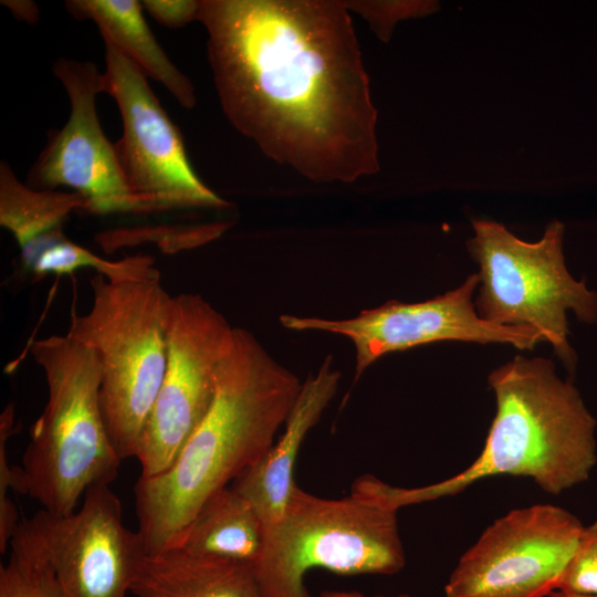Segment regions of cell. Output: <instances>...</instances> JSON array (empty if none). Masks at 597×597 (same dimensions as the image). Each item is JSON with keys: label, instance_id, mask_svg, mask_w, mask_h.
Segmentation results:
<instances>
[{"label": "cell", "instance_id": "603a6c76", "mask_svg": "<svg viewBox=\"0 0 597 597\" xmlns=\"http://www.w3.org/2000/svg\"><path fill=\"white\" fill-rule=\"evenodd\" d=\"M346 8L368 21L381 41H388L401 19L421 17L434 10L431 1H344Z\"/></svg>", "mask_w": 597, "mask_h": 597}, {"label": "cell", "instance_id": "6da1fadb", "mask_svg": "<svg viewBox=\"0 0 597 597\" xmlns=\"http://www.w3.org/2000/svg\"><path fill=\"white\" fill-rule=\"evenodd\" d=\"M222 109L280 165L315 182L379 170L377 109L344 1L201 0Z\"/></svg>", "mask_w": 597, "mask_h": 597}, {"label": "cell", "instance_id": "4316f807", "mask_svg": "<svg viewBox=\"0 0 597 597\" xmlns=\"http://www.w3.org/2000/svg\"><path fill=\"white\" fill-rule=\"evenodd\" d=\"M547 597H597V595H585L564 590H553Z\"/></svg>", "mask_w": 597, "mask_h": 597}, {"label": "cell", "instance_id": "484cf974", "mask_svg": "<svg viewBox=\"0 0 597 597\" xmlns=\"http://www.w3.org/2000/svg\"><path fill=\"white\" fill-rule=\"evenodd\" d=\"M318 597H367L355 590H324ZM381 597V596H377ZM395 597H410L408 594H400Z\"/></svg>", "mask_w": 597, "mask_h": 597}, {"label": "cell", "instance_id": "9a60e30c", "mask_svg": "<svg viewBox=\"0 0 597 597\" xmlns=\"http://www.w3.org/2000/svg\"><path fill=\"white\" fill-rule=\"evenodd\" d=\"M130 594L135 597H266L252 564L172 547L142 556Z\"/></svg>", "mask_w": 597, "mask_h": 597}, {"label": "cell", "instance_id": "ba28073f", "mask_svg": "<svg viewBox=\"0 0 597 597\" xmlns=\"http://www.w3.org/2000/svg\"><path fill=\"white\" fill-rule=\"evenodd\" d=\"M234 328L199 294L171 297L166 371L135 455L142 476L165 471L207 413Z\"/></svg>", "mask_w": 597, "mask_h": 597}, {"label": "cell", "instance_id": "5bb4252c", "mask_svg": "<svg viewBox=\"0 0 597 597\" xmlns=\"http://www.w3.org/2000/svg\"><path fill=\"white\" fill-rule=\"evenodd\" d=\"M341 373L328 355L315 374H310L286 418L284 430L266 453L232 483L254 507L263 526L280 521L295 488L293 471L310 430L320 421L334 398Z\"/></svg>", "mask_w": 597, "mask_h": 597}, {"label": "cell", "instance_id": "7c38bea8", "mask_svg": "<svg viewBox=\"0 0 597 597\" xmlns=\"http://www.w3.org/2000/svg\"><path fill=\"white\" fill-rule=\"evenodd\" d=\"M479 275L473 273L454 290L418 303L390 301L362 311L347 320L281 315L282 326L294 331H323L348 337L355 345V381L385 354L441 341L510 344L521 350L544 342L525 326H501L482 320L473 293Z\"/></svg>", "mask_w": 597, "mask_h": 597}, {"label": "cell", "instance_id": "d4e9b609", "mask_svg": "<svg viewBox=\"0 0 597 597\" xmlns=\"http://www.w3.org/2000/svg\"><path fill=\"white\" fill-rule=\"evenodd\" d=\"M1 3L9 8L12 14L19 20L25 21L30 24H35L39 21V9L32 1L6 0L1 1Z\"/></svg>", "mask_w": 597, "mask_h": 597}, {"label": "cell", "instance_id": "cb8c5ba5", "mask_svg": "<svg viewBox=\"0 0 597 597\" xmlns=\"http://www.w3.org/2000/svg\"><path fill=\"white\" fill-rule=\"evenodd\" d=\"M142 6L158 23L175 29L197 20L200 1L144 0Z\"/></svg>", "mask_w": 597, "mask_h": 597}, {"label": "cell", "instance_id": "d6986e66", "mask_svg": "<svg viewBox=\"0 0 597 597\" xmlns=\"http://www.w3.org/2000/svg\"><path fill=\"white\" fill-rule=\"evenodd\" d=\"M25 268L39 277L93 268L98 275L114 282L139 281L160 275L150 256L134 255L108 261L70 241L63 233L46 240Z\"/></svg>", "mask_w": 597, "mask_h": 597}, {"label": "cell", "instance_id": "52a82bcc", "mask_svg": "<svg viewBox=\"0 0 597 597\" xmlns=\"http://www.w3.org/2000/svg\"><path fill=\"white\" fill-rule=\"evenodd\" d=\"M470 255L479 264L474 306L478 315L501 326L536 329L567 367L575 368L567 313L586 324L597 321V293L568 272L563 253L564 224L552 220L543 237L526 242L489 219H473Z\"/></svg>", "mask_w": 597, "mask_h": 597}, {"label": "cell", "instance_id": "4fadbf2b", "mask_svg": "<svg viewBox=\"0 0 597 597\" xmlns=\"http://www.w3.org/2000/svg\"><path fill=\"white\" fill-rule=\"evenodd\" d=\"M53 72L67 93L71 113L48 139L25 184L44 190L66 187L84 198L85 212L93 214L147 213L100 124L96 96L105 93L103 73L92 62L65 57L54 63Z\"/></svg>", "mask_w": 597, "mask_h": 597}, {"label": "cell", "instance_id": "5b68a950", "mask_svg": "<svg viewBox=\"0 0 597 597\" xmlns=\"http://www.w3.org/2000/svg\"><path fill=\"white\" fill-rule=\"evenodd\" d=\"M90 283L92 305L72 314L66 334L96 354L107 432L122 460L135 458L166 371L172 296L160 275L114 282L96 274Z\"/></svg>", "mask_w": 597, "mask_h": 597}, {"label": "cell", "instance_id": "e0dca14e", "mask_svg": "<svg viewBox=\"0 0 597 597\" xmlns=\"http://www.w3.org/2000/svg\"><path fill=\"white\" fill-rule=\"evenodd\" d=\"M263 523L232 485L210 496L168 548L254 565L263 544Z\"/></svg>", "mask_w": 597, "mask_h": 597}, {"label": "cell", "instance_id": "ac0fdd59", "mask_svg": "<svg viewBox=\"0 0 597 597\" xmlns=\"http://www.w3.org/2000/svg\"><path fill=\"white\" fill-rule=\"evenodd\" d=\"M86 209L73 191L34 189L22 184L8 163L0 164V224L11 232L20 249L52 233L72 211Z\"/></svg>", "mask_w": 597, "mask_h": 597}, {"label": "cell", "instance_id": "3957f363", "mask_svg": "<svg viewBox=\"0 0 597 597\" xmlns=\"http://www.w3.org/2000/svg\"><path fill=\"white\" fill-rule=\"evenodd\" d=\"M488 383L496 410L484 447L469 467L417 488L364 475L357 479L356 491L398 511L455 495L491 476L527 478L551 495L589 478L597 462L596 420L572 380L561 378L552 360L516 355L493 369Z\"/></svg>", "mask_w": 597, "mask_h": 597}, {"label": "cell", "instance_id": "7a4b0ae2", "mask_svg": "<svg viewBox=\"0 0 597 597\" xmlns=\"http://www.w3.org/2000/svg\"><path fill=\"white\" fill-rule=\"evenodd\" d=\"M301 387L251 332L234 328L207 413L165 471L136 482L137 532L146 552L168 548L210 496L266 453Z\"/></svg>", "mask_w": 597, "mask_h": 597}, {"label": "cell", "instance_id": "44dd1931", "mask_svg": "<svg viewBox=\"0 0 597 597\" xmlns=\"http://www.w3.org/2000/svg\"><path fill=\"white\" fill-rule=\"evenodd\" d=\"M14 430V406L9 404L0 415V552L10 545L19 524L18 510L9 498V492H21L18 467L9 464L7 442Z\"/></svg>", "mask_w": 597, "mask_h": 597}, {"label": "cell", "instance_id": "9c48e42d", "mask_svg": "<svg viewBox=\"0 0 597 597\" xmlns=\"http://www.w3.org/2000/svg\"><path fill=\"white\" fill-rule=\"evenodd\" d=\"M584 525L549 503L513 509L459 558L446 597H547L569 563Z\"/></svg>", "mask_w": 597, "mask_h": 597}, {"label": "cell", "instance_id": "7402d4cb", "mask_svg": "<svg viewBox=\"0 0 597 597\" xmlns=\"http://www.w3.org/2000/svg\"><path fill=\"white\" fill-rule=\"evenodd\" d=\"M555 590L597 595V521L584 526Z\"/></svg>", "mask_w": 597, "mask_h": 597}, {"label": "cell", "instance_id": "2e32d148", "mask_svg": "<svg viewBox=\"0 0 597 597\" xmlns=\"http://www.w3.org/2000/svg\"><path fill=\"white\" fill-rule=\"evenodd\" d=\"M65 8L77 20H93L105 43L112 44L146 76L161 83L185 108L196 104L190 80L169 60L143 17L136 0H69Z\"/></svg>", "mask_w": 597, "mask_h": 597}, {"label": "cell", "instance_id": "30bf717a", "mask_svg": "<svg viewBox=\"0 0 597 597\" xmlns=\"http://www.w3.org/2000/svg\"><path fill=\"white\" fill-rule=\"evenodd\" d=\"M105 93L119 108L123 136L115 144L123 175L146 212L174 209H227L230 203L196 175L182 137L146 81V75L105 43Z\"/></svg>", "mask_w": 597, "mask_h": 597}, {"label": "cell", "instance_id": "ffe728a7", "mask_svg": "<svg viewBox=\"0 0 597 597\" xmlns=\"http://www.w3.org/2000/svg\"><path fill=\"white\" fill-rule=\"evenodd\" d=\"M10 557L0 567V597H60L50 568L18 531Z\"/></svg>", "mask_w": 597, "mask_h": 597}, {"label": "cell", "instance_id": "8992f818", "mask_svg": "<svg viewBox=\"0 0 597 597\" xmlns=\"http://www.w3.org/2000/svg\"><path fill=\"white\" fill-rule=\"evenodd\" d=\"M396 510L362 495L323 499L292 491L283 516L264 527L253 565L266 597H312V568L338 575H395L406 565Z\"/></svg>", "mask_w": 597, "mask_h": 597}, {"label": "cell", "instance_id": "8fae6325", "mask_svg": "<svg viewBox=\"0 0 597 597\" xmlns=\"http://www.w3.org/2000/svg\"><path fill=\"white\" fill-rule=\"evenodd\" d=\"M17 530L50 568L60 597H127L146 553L109 484L90 488L69 514L41 509Z\"/></svg>", "mask_w": 597, "mask_h": 597}, {"label": "cell", "instance_id": "277c9868", "mask_svg": "<svg viewBox=\"0 0 597 597\" xmlns=\"http://www.w3.org/2000/svg\"><path fill=\"white\" fill-rule=\"evenodd\" d=\"M31 354L44 373L48 401L18 467L20 494L69 514L90 488L111 484L122 463L102 413L101 365L94 350L67 334L34 341Z\"/></svg>", "mask_w": 597, "mask_h": 597}]
</instances>
